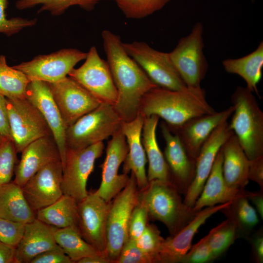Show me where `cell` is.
<instances>
[{
  "mask_svg": "<svg viewBox=\"0 0 263 263\" xmlns=\"http://www.w3.org/2000/svg\"><path fill=\"white\" fill-rule=\"evenodd\" d=\"M101 37L117 91V100L113 107L122 121H131L138 114L144 94L158 86L128 54L119 36L104 30Z\"/></svg>",
  "mask_w": 263,
  "mask_h": 263,
  "instance_id": "1",
  "label": "cell"
},
{
  "mask_svg": "<svg viewBox=\"0 0 263 263\" xmlns=\"http://www.w3.org/2000/svg\"><path fill=\"white\" fill-rule=\"evenodd\" d=\"M215 112L207 102L201 87L172 90L159 86L144 94L139 111L144 117L156 115L170 126H179L191 118Z\"/></svg>",
  "mask_w": 263,
  "mask_h": 263,
  "instance_id": "2",
  "label": "cell"
},
{
  "mask_svg": "<svg viewBox=\"0 0 263 263\" xmlns=\"http://www.w3.org/2000/svg\"><path fill=\"white\" fill-rule=\"evenodd\" d=\"M181 194L171 183L157 179L149 181L139 190V200L147 208L149 219L163 223L170 236L177 234L199 212L186 205Z\"/></svg>",
  "mask_w": 263,
  "mask_h": 263,
  "instance_id": "3",
  "label": "cell"
},
{
  "mask_svg": "<svg viewBox=\"0 0 263 263\" xmlns=\"http://www.w3.org/2000/svg\"><path fill=\"white\" fill-rule=\"evenodd\" d=\"M234 107L230 127L249 160L263 155V113L253 93L238 86L232 94Z\"/></svg>",
  "mask_w": 263,
  "mask_h": 263,
  "instance_id": "4",
  "label": "cell"
},
{
  "mask_svg": "<svg viewBox=\"0 0 263 263\" xmlns=\"http://www.w3.org/2000/svg\"><path fill=\"white\" fill-rule=\"evenodd\" d=\"M122 122L113 105L101 103L66 128L67 149L80 150L103 142L121 129Z\"/></svg>",
  "mask_w": 263,
  "mask_h": 263,
  "instance_id": "5",
  "label": "cell"
},
{
  "mask_svg": "<svg viewBox=\"0 0 263 263\" xmlns=\"http://www.w3.org/2000/svg\"><path fill=\"white\" fill-rule=\"evenodd\" d=\"M139 190L134 173L131 172L126 187L111 201L106 223L107 256L115 263L128 238L132 212L139 202Z\"/></svg>",
  "mask_w": 263,
  "mask_h": 263,
  "instance_id": "6",
  "label": "cell"
},
{
  "mask_svg": "<svg viewBox=\"0 0 263 263\" xmlns=\"http://www.w3.org/2000/svg\"><path fill=\"white\" fill-rule=\"evenodd\" d=\"M203 35V26L201 22H197L190 33L182 38L169 53L175 70L188 88H200L207 71Z\"/></svg>",
  "mask_w": 263,
  "mask_h": 263,
  "instance_id": "7",
  "label": "cell"
},
{
  "mask_svg": "<svg viewBox=\"0 0 263 263\" xmlns=\"http://www.w3.org/2000/svg\"><path fill=\"white\" fill-rule=\"evenodd\" d=\"M6 100L12 140L17 153L34 141L52 135L40 112L26 97Z\"/></svg>",
  "mask_w": 263,
  "mask_h": 263,
  "instance_id": "8",
  "label": "cell"
},
{
  "mask_svg": "<svg viewBox=\"0 0 263 263\" xmlns=\"http://www.w3.org/2000/svg\"><path fill=\"white\" fill-rule=\"evenodd\" d=\"M128 54L158 86L172 90L188 87L175 70L169 53L158 51L144 41L124 43Z\"/></svg>",
  "mask_w": 263,
  "mask_h": 263,
  "instance_id": "9",
  "label": "cell"
},
{
  "mask_svg": "<svg viewBox=\"0 0 263 263\" xmlns=\"http://www.w3.org/2000/svg\"><path fill=\"white\" fill-rule=\"evenodd\" d=\"M104 148L103 142H100L80 150L67 149L62 165L61 189L64 194L73 197L77 202L87 196V180Z\"/></svg>",
  "mask_w": 263,
  "mask_h": 263,
  "instance_id": "10",
  "label": "cell"
},
{
  "mask_svg": "<svg viewBox=\"0 0 263 263\" xmlns=\"http://www.w3.org/2000/svg\"><path fill=\"white\" fill-rule=\"evenodd\" d=\"M79 68H74L68 76L75 80L102 103L113 106L117 100V91L107 61L92 46Z\"/></svg>",
  "mask_w": 263,
  "mask_h": 263,
  "instance_id": "11",
  "label": "cell"
},
{
  "mask_svg": "<svg viewBox=\"0 0 263 263\" xmlns=\"http://www.w3.org/2000/svg\"><path fill=\"white\" fill-rule=\"evenodd\" d=\"M87 53L74 48L59 50L12 66L24 73L30 81L54 83L67 76L77 63L84 60Z\"/></svg>",
  "mask_w": 263,
  "mask_h": 263,
  "instance_id": "12",
  "label": "cell"
},
{
  "mask_svg": "<svg viewBox=\"0 0 263 263\" xmlns=\"http://www.w3.org/2000/svg\"><path fill=\"white\" fill-rule=\"evenodd\" d=\"M111 202H106L94 192H88L86 197L77 202L76 227L79 233L86 242L106 256V223Z\"/></svg>",
  "mask_w": 263,
  "mask_h": 263,
  "instance_id": "13",
  "label": "cell"
},
{
  "mask_svg": "<svg viewBox=\"0 0 263 263\" xmlns=\"http://www.w3.org/2000/svg\"><path fill=\"white\" fill-rule=\"evenodd\" d=\"M47 83L66 128L102 103L69 76Z\"/></svg>",
  "mask_w": 263,
  "mask_h": 263,
  "instance_id": "14",
  "label": "cell"
},
{
  "mask_svg": "<svg viewBox=\"0 0 263 263\" xmlns=\"http://www.w3.org/2000/svg\"><path fill=\"white\" fill-rule=\"evenodd\" d=\"M128 150L125 136L120 129L108 142L106 157L100 166L102 169L101 184L99 188L94 191L106 202H111L129 182L130 176L128 174L118 173Z\"/></svg>",
  "mask_w": 263,
  "mask_h": 263,
  "instance_id": "15",
  "label": "cell"
},
{
  "mask_svg": "<svg viewBox=\"0 0 263 263\" xmlns=\"http://www.w3.org/2000/svg\"><path fill=\"white\" fill-rule=\"evenodd\" d=\"M62 170L60 160L52 162L36 173L22 187L25 199L35 213L63 194Z\"/></svg>",
  "mask_w": 263,
  "mask_h": 263,
  "instance_id": "16",
  "label": "cell"
},
{
  "mask_svg": "<svg viewBox=\"0 0 263 263\" xmlns=\"http://www.w3.org/2000/svg\"><path fill=\"white\" fill-rule=\"evenodd\" d=\"M160 128L166 142L164 156L169 169L170 183L185 196L195 176L196 159L189 154L165 122L161 123Z\"/></svg>",
  "mask_w": 263,
  "mask_h": 263,
  "instance_id": "17",
  "label": "cell"
},
{
  "mask_svg": "<svg viewBox=\"0 0 263 263\" xmlns=\"http://www.w3.org/2000/svg\"><path fill=\"white\" fill-rule=\"evenodd\" d=\"M227 120L222 122L214 130L202 147L196 158L195 176L183 200L184 203L189 207H193L200 196L222 145L234 133Z\"/></svg>",
  "mask_w": 263,
  "mask_h": 263,
  "instance_id": "18",
  "label": "cell"
},
{
  "mask_svg": "<svg viewBox=\"0 0 263 263\" xmlns=\"http://www.w3.org/2000/svg\"><path fill=\"white\" fill-rule=\"evenodd\" d=\"M234 110L232 105L221 112L191 118L179 126L167 125L171 132L177 136L189 154L196 160L211 133L222 122L228 119Z\"/></svg>",
  "mask_w": 263,
  "mask_h": 263,
  "instance_id": "19",
  "label": "cell"
},
{
  "mask_svg": "<svg viewBox=\"0 0 263 263\" xmlns=\"http://www.w3.org/2000/svg\"><path fill=\"white\" fill-rule=\"evenodd\" d=\"M25 97L38 109L46 121L57 146L63 165L67 150L66 128L47 83L39 80L31 81L26 89Z\"/></svg>",
  "mask_w": 263,
  "mask_h": 263,
  "instance_id": "20",
  "label": "cell"
},
{
  "mask_svg": "<svg viewBox=\"0 0 263 263\" xmlns=\"http://www.w3.org/2000/svg\"><path fill=\"white\" fill-rule=\"evenodd\" d=\"M231 202L203 208L177 234L165 239L158 254L157 263H181L191 247L192 239L200 227L211 216L228 206Z\"/></svg>",
  "mask_w": 263,
  "mask_h": 263,
  "instance_id": "21",
  "label": "cell"
},
{
  "mask_svg": "<svg viewBox=\"0 0 263 263\" xmlns=\"http://www.w3.org/2000/svg\"><path fill=\"white\" fill-rule=\"evenodd\" d=\"M15 169L16 184L22 187L38 170L48 164L60 159L57 146L52 135L39 138L22 150Z\"/></svg>",
  "mask_w": 263,
  "mask_h": 263,
  "instance_id": "22",
  "label": "cell"
},
{
  "mask_svg": "<svg viewBox=\"0 0 263 263\" xmlns=\"http://www.w3.org/2000/svg\"><path fill=\"white\" fill-rule=\"evenodd\" d=\"M223 162L221 148L203 190L192 207L195 211H199L206 207L224 204L240 197L248 198L252 194V192L226 184L223 176Z\"/></svg>",
  "mask_w": 263,
  "mask_h": 263,
  "instance_id": "23",
  "label": "cell"
},
{
  "mask_svg": "<svg viewBox=\"0 0 263 263\" xmlns=\"http://www.w3.org/2000/svg\"><path fill=\"white\" fill-rule=\"evenodd\" d=\"M144 120V117L139 112L133 120L122 121L121 126L129 149L123 162L122 172L126 174L130 172L134 173L139 190L145 188L149 182L145 169L147 160L141 141Z\"/></svg>",
  "mask_w": 263,
  "mask_h": 263,
  "instance_id": "24",
  "label": "cell"
},
{
  "mask_svg": "<svg viewBox=\"0 0 263 263\" xmlns=\"http://www.w3.org/2000/svg\"><path fill=\"white\" fill-rule=\"evenodd\" d=\"M54 229L36 218L25 224L23 235L16 248L15 263H30L38 255L59 248L54 237Z\"/></svg>",
  "mask_w": 263,
  "mask_h": 263,
  "instance_id": "25",
  "label": "cell"
},
{
  "mask_svg": "<svg viewBox=\"0 0 263 263\" xmlns=\"http://www.w3.org/2000/svg\"><path fill=\"white\" fill-rule=\"evenodd\" d=\"M223 154V173L226 184L245 189L249 182V159L234 134L230 135L221 147Z\"/></svg>",
  "mask_w": 263,
  "mask_h": 263,
  "instance_id": "26",
  "label": "cell"
},
{
  "mask_svg": "<svg viewBox=\"0 0 263 263\" xmlns=\"http://www.w3.org/2000/svg\"><path fill=\"white\" fill-rule=\"evenodd\" d=\"M159 119L158 116L152 115L144 120L141 141L149 162L147 178L148 181L157 179L170 183L168 166L156 139Z\"/></svg>",
  "mask_w": 263,
  "mask_h": 263,
  "instance_id": "27",
  "label": "cell"
},
{
  "mask_svg": "<svg viewBox=\"0 0 263 263\" xmlns=\"http://www.w3.org/2000/svg\"><path fill=\"white\" fill-rule=\"evenodd\" d=\"M0 217L23 224L36 219L22 187L13 181L0 187Z\"/></svg>",
  "mask_w": 263,
  "mask_h": 263,
  "instance_id": "28",
  "label": "cell"
},
{
  "mask_svg": "<svg viewBox=\"0 0 263 263\" xmlns=\"http://www.w3.org/2000/svg\"><path fill=\"white\" fill-rule=\"evenodd\" d=\"M222 64L226 72L241 76L245 82L246 87L259 95L257 85L262 77L263 41L248 55L238 58L225 59Z\"/></svg>",
  "mask_w": 263,
  "mask_h": 263,
  "instance_id": "29",
  "label": "cell"
},
{
  "mask_svg": "<svg viewBox=\"0 0 263 263\" xmlns=\"http://www.w3.org/2000/svg\"><path fill=\"white\" fill-rule=\"evenodd\" d=\"M36 218L56 228L76 227L77 201L63 194L54 203L37 211Z\"/></svg>",
  "mask_w": 263,
  "mask_h": 263,
  "instance_id": "30",
  "label": "cell"
},
{
  "mask_svg": "<svg viewBox=\"0 0 263 263\" xmlns=\"http://www.w3.org/2000/svg\"><path fill=\"white\" fill-rule=\"evenodd\" d=\"M53 234L57 244L74 263L86 257L103 255L83 239L76 226L54 227Z\"/></svg>",
  "mask_w": 263,
  "mask_h": 263,
  "instance_id": "31",
  "label": "cell"
},
{
  "mask_svg": "<svg viewBox=\"0 0 263 263\" xmlns=\"http://www.w3.org/2000/svg\"><path fill=\"white\" fill-rule=\"evenodd\" d=\"M246 197L231 201L221 211L235 225L239 237L247 238L259 222L257 212Z\"/></svg>",
  "mask_w": 263,
  "mask_h": 263,
  "instance_id": "32",
  "label": "cell"
},
{
  "mask_svg": "<svg viewBox=\"0 0 263 263\" xmlns=\"http://www.w3.org/2000/svg\"><path fill=\"white\" fill-rule=\"evenodd\" d=\"M31 81L20 71L9 67L5 56L0 55V94L8 99L25 97Z\"/></svg>",
  "mask_w": 263,
  "mask_h": 263,
  "instance_id": "33",
  "label": "cell"
},
{
  "mask_svg": "<svg viewBox=\"0 0 263 263\" xmlns=\"http://www.w3.org/2000/svg\"><path fill=\"white\" fill-rule=\"evenodd\" d=\"M99 0H18L16 7L19 10H24L41 4L38 13L48 11L53 16L64 13L72 6L77 5L86 11L93 10Z\"/></svg>",
  "mask_w": 263,
  "mask_h": 263,
  "instance_id": "34",
  "label": "cell"
},
{
  "mask_svg": "<svg viewBox=\"0 0 263 263\" xmlns=\"http://www.w3.org/2000/svg\"><path fill=\"white\" fill-rule=\"evenodd\" d=\"M208 243L215 259L224 254L239 238L234 223L226 219L209 231Z\"/></svg>",
  "mask_w": 263,
  "mask_h": 263,
  "instance_id": "35",
  "label": "cell"
},
{
  "mask_svg": "<svg viewBox=\"0 0 263 263\" xmlns=\"http://www.w3.org/2000/svg\"><path fill=\"white\" fill-rule=\"evenodd\" d=\"M170 0H118L116 3L128 19H140L162 9Z\"/></svg>",
  "mask_w": 263,
  "mask_h": 263,
  "instance_id": "36",
  "label": "cell"
},
{
  "mask_svg": "<svg viewBox=\"0 0 263 263\" xmlns=\"http://www.w3.org/2000/svg\"><path fill=\"white\" fill-rule=\"evenodd\" d=\"M164 239L157 226L148 222L135 242L138 247L151 259L152 263H157L158 254Z\"/></svg>",
  "mask_w": 263,
  "mask_h": 263,
  "instance_id": "37",
  "label": "cell"
},
{
  "mask_svg": "<svg viewBox=\"0 0 263 263\" xmlns=\"http://www.w3.org/2000/svg\"><path fill=\"white\" fill-rule=\"evenodd\" d=\"M17 153L12 140L6 139L0 144V187L11 182L16 166Z\"/></svg>",
  "mask_w": 263,
  "mask_h": 263,
  "instance_id": "38",
  "label": "cell"
},
{
  "mask_svg": "<svg viewBox=\"0 0 263 263\" xmlns=\"http://www.w3.org/2000/svg\"><path fill=\"white\" fill-rule=\"evenodd\" d=\"M7 0H0V33L7 36L17 34L23 29L35 25L37 19H28L20 17L7 19L5 10Z\"/></svg>",
  "mask_w": 263,
  "mask_h": 263,
  "instance_id": "39",
  "label": "cell"
},
{
  "mask_svg": "<svg viewBox=\"0 0 263 263\" xmlns=\"http://www.w3.org/2000/svg\"><path fill=\"white\" fill-rule=\"evenodd\" d=\"M149 220L148 211L145 205L139 200L133 208L129 221L128 238L136 240L144 230Z\"/></svg>",
  "mask_w": 263,
  "mask_h": 263,
  "instance_id": "40",
  "label": "cell"
},
{
  "mask_svg": "<svg viewBox=\"0 0 263 263\" xmlns=\"http://www.w3.org/2000/svg\"><path fill=\"white\" fill-rule=\"evenodd\" d=\"M215 260L208 243V234L190 247L182 263H205Z\"/></svg>",
  "mask_w": 263,
  "mask_h": 263,
  "instance_id": "41",
  "label": "cell"
},
{
  "mask_svg": "<svg viewBox=\"0 0 263 263\" xmlns=\"http://www.w3.org/2000/svg\"><path fill=\"white\" fill-rule=\"evenodd\" d=\"M24 225L0 217V241L16 248L23 235Z\"/></svg>",
  "mask_w": 263,
  "mask_h": 263,
  "instance_id": "42",
  "label": "cell"
},
{
  "mask_svg": "<svg viewBox=\"0 0 263 263\" xmlns=\"http://www.w3.org/2000/svg\"><path fill=\"white\" fill-rule=\"evenodd\" d=\"M115 263H152L151 259L129 238L124 244Z\"/></svg>",
  "mask_w": 263,
  "mask_h": 263,
  "instance_id": "43",
  "label": "cell"
},
{
  "mask_svg": "<svg viewBox=\"0 0 263 263\" xmlns=\"http://www.w3.org/2000/svg\"><path fill=\"white\" fill-rule=\"evenodd\" d=\"M30 263H74L59 247L45 251L35 257Z\"/></svg>",
  "mask_w": 263,
  "mask_h": 263,
  "instance_id": "44",
  "label": "cell"
},
{
  "mask_svg": "<svg viewBox=\"0 0 263 263\" xmlns=\"http://www.w3.org/2000/svg\"><path fill=\"white\" fill-rule=\"evenodd\" d=\"M248 179L259 185L263 190V155L249 160Z\"/></svg>",
  "mask_w": 263,
  "mask_h": 263,
  "instance_id": "45",
  "label": "cell"
},
{
  "mask_svg": "<svg viewBox=\"0 0 263 263\" xmlns=\"http://www.w3.org/2000/svg\"><path fill=\"white\" fill-rule=\"evenodd\" d=\"M0 134L6 139H11L6 109V97L0 94Z\"/></svg>",
  "mask_w": 263,
  "mask_h": 263,
  "instance_id": "46",
  "label": "cell"
},
{
  "mask_svg": "<svg viewBox=\"0 0 263 263\" xmlns=\"http://www.w3.org/2000/svg\"><path fill=\"white\" fill-rule=\"evenodd\" d=\"M262 229H260L251 240V245L255 261L258 263L263 262V234Z\"/></svg>",
  "mask_w": 263,
  "mask_h": 263,
  "instance_id": "47",
  "label": "cell"
},
{
  "mask_svg": "<svg viewBox=\"0 0 263 263\" xmlns=\"http://www.w3.org/2000/svg\"><path fill=\"white\" fill-rule=\"evenodd\" d=\"M16 247L0 241V263H15Z\"/></svg>",
  "mask_w": 263,
  "mask_h": 263,
  "instance_id": "48",
  "label": "cell"
},
{
  "mask_svg": "<svg viewBox=\"0 0 263 263\" xmlns=\"http://www.w3.org/2000/svg\"><path fill=\"white\" fill-rule=\"evenodd\" d=\"M255 206V210L260 215L262 219H263V190L259 191L252 192V194L248 197Z\"/></svg>",
  "mask_w": 263,
  "mask_h": 263,
  "instance_id": "49",
  "label": "cell"
},
{
  "mask_svg": "<svg viewBox=\"0 0 263 263\" xmlns=\"http://www.w3.org/2000/svg\"><path fill=\"white\" fill-rule=\"evenodd\" d=\"M77 263H111V262L107 256L100 255L83 258Z\"/></svg>",
  "mask_w": 263,
  "mask_h": 263,
  "instance_id": "50",
  "label": "cell"
},
{
  "mask_svg": "<svg viewBox=\"0 0 263 263\" xmlns=\"http://www.w3.org/2000/svg\"><path fill=\"white\" fill-rule=\"evenodd\" d=\"M5 139H6L0 134V144L2 143Z\"/></svg>",
  "mask_w": 263,
  "mask_h": 263,
  "instance_id": "51",
  "label": "cell"
},
{
  "mask_svg": "<svg viewBox=\"0 0 263 263\" xmlns=\"http://www.w3.org/2000/svg\"><path fill=\"white\" fill-rule=\"evenodd\" d=\"M113 0V1H114L116 2V1H117L118 0Z\"/></svg>",
  "mask_w": 263,
  "mask_h": 263,
  "instance_id": "52",
  "label": "cell"
}]
</instances>
